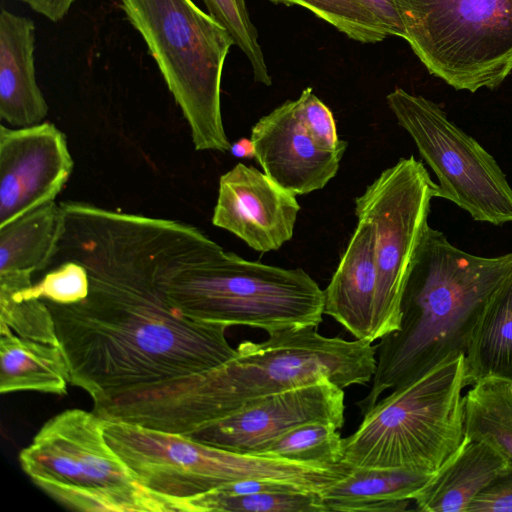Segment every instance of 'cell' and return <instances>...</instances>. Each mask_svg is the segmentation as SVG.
Here are the masks:
<instances>
[{"mask_svg":"<svg viewBox=\"0 0 512 512\" xmlns=\"http://www.w3.org/2000/svg\"><path fill=\"white\" fill-rule=\"evenodd\" d=\"M376 289L373 229L369 222L358 219L324 290V314L340 323L356 339L373 343Z\"/></svg>","mask_w":512,"mask_h":512,"instance_id":"16","label":"cell"},{"mask_svg":"<svg viewBox=\"0 0 512 512\" xmlns=\"http://www.w3.org/2000/svg\"><path fill=\"white\" fill-rule=\"evenodd\" d=\"M295 102L297 114L315 143L325 150L344 153L347 142L339 138L331 110L312 88H305Z\"/></svg>","mask_w":512,"mask_h":512,"instance_id":"30","label":"cell"},{"mask_svg":"<svg viewBox=\"0 0 512 512\" xmlns=\"http://www.w3.org/2000/svg\"><path fill=\"white\" fill-rule=\"evenodd\" d=\"M435 183L414 156L399 159L355 198L358 219L374 233L377 289L373 339L400 326V304L417 248L428 227Z\"/></svg>","mask_w":512,"mask_h":512,"instance_id":"11","label":"cell"},{"mask_svg":"<svg viewBox=\"0 0 512 512\" xmlns=\"http://www.w3.org/2000/svg\"><path fill=\"white\" fill-rule=\"evenodd\" d=\"M464 358L467 385L485 378L512 382V274L484 306Z\"/></svg>","mask_w":512,"mask_h":512,"instance_id":"22","label":"cell"},{"mask_svg":"<svg viewBox=\"0 0 512 512\" xmlns=\"http://www.w3.org/2000/svg\"><path fill=\"white\" fill-rule=\"evenodd\" d=\"M69 368L59 345L22 338L0 326V392L67 393Z\"/></svg>","mask_w":512,"mask_h":512,"instance_id":"21","label":"cell"},{"mask_svg":"<svg viewBox=\"0 0 512 512\" xmlns=\"http://www.w3.org/2000/svg\"><path fill=\"white\" fill-rule=\"evenodd\" d=\"M74 167L65 134L51 122L0 128V227L55 201Z\"/></svg>","mask_w":512,"mask_h":512,"instance_id":"13","label":"cell"},{"mask_svg":"<svg viewBox=\"0 0 512 512\" xmlns=\"http://www.w3.org/2000/svg\"><path fill=\"white\" fill-rule=\"evenodd\" d=\"M337 430L330 423H306L280 435L251 455L333 467L342 463L343 455V438Z\"/></svg>","mask_w":512,"mask_h":512,"instance_id":"25","label":"cell"},{"mask_svg":"<svg viewBox=\"0 0 512 512\" xmlns=\"http://www.w3.org/2000/svg\"><path fill=\"white\" fill-rule=\"evenodd\" d=\"M60 207L61 233L48 266L81 264L89 292L68 305L43 301L70 383L93 404L209 371L236 355L226 339L228 326L186 317L163 291L176 266L218 245L203 231L85 202Z\"/></svg>","mask_w":512,"mask_h":512,"instance_id":"1","label":"cell"},{"mask_svg":"<svg viewBox=\"0 0 512 512\" xmlns=\"http://www.w3.org/2000/svg\"><path fill=\"white\" fill-rule=\"evenodd\" d=\"M180 512H326L319 492L228 494L218 489L179 501Z\"/></svg>","mask_w":512,"mask_h":512,"instance_id":"24","label":"cell"},{"mask_svg":"<svg viewBox=\"0 0 512 512\" xmlns=\"http://www.w3.org/2000/svg\"><path fill=\"white\" fill-rule=\"evenodd\" d=\"M231 153L238 158H251L255 157V148L251 139L240 138L235 143L231 144Z\"/></svg>","mask_w":512,"mask_h":512,"instance_id":"34","label":"cell"},{"mask_svg":"<svg viewBox=\"0 0 512 512\" xmlns=\"http://www.w3.org/2000/svg\"><path fill=\"white\" fill-rule=\"evenodd\" d=\"M23 471L50 497L86 512H176L144 486L107 443L103 419L68 409L49 419L19 454Z\"/></svg>","mask_w":512,"mask_h":512,"instance_id":"8","label":"cell"},{"mask_svg":"<svg viewBox=\"0 0 512 512\" xmlns=\"http://www.w3.org/2000/svg\"><path fill=\"white\" fill-rule=\"evenodd\" d=\"M466 512H512V461L476 496Z\"/></svg>","mask_w":512,"mask_h":512,"instance_id":"31","label":"cell"},{"mask_svg":"<svg viewBox=\"0 0 512 512\" xmlns=\"http://www.w3.org/2000/svg\"><path fill=\"white\" fill-rule=\"evenodd\" d=\"M47 271L31 288L14 299L37 298L57 304L68 305L85 299L89 292L86 269L74 261H62L48 266ZM5 296V295H0Z\"/></svg>","mask_w":512,"mask_h":512,"instance_id":"29","label":"cell"},{"mask_svg":"<svg viewBox=\"0 0 512 512\" xmlns=\"http://www.w3.org/2000/svg\"><path fill=\"white\" fill-rule=\"evenodd\" d=\"M119 1L187 120L195 149L230 150L220 92L231 35L192 0Z\"/></svg>","mask_w":512,"mask_h":512,"instance_id":"6","label":"cell"},{"mask_svg":"<svg viewBox=\"0 0 512 512\" xmlns=\"http://www.w3.org/2000/svg\"><path fill=\"white\" fill-rule=\"evenodd\" d=\"M463 353L452 354L379 398L343 438L341 462L435 473L465 439Z\"/></svg>","mask_w":512,"mask_h":512,"instance_id":"4","label":"cell"},{"mask_svg":"<svg viewBox=\"0 0 512 512\" xmlns=\"http://www.w3.org/2000/svg\"><path fill=\"white\" fill-rule=\"evenodd\" d=\"M296 195L264 172L238 163L219 179L212 223L259 252L278 250L294 234Z\"/></svg>","mask_w":512,"mask_h":512,"instance_id":"14","label":"cell"},{"mask_svg":"<svg viewBox=\"0 0 512 512\" xmlns=\"http://www.w3.org/2000/svg\"><path fill=\"white\" fill-rule=\"evenodd\" d=\"M163 291L188 318L268 334L318 327L324 314V290L302 268L248 261L227 251L178 265L163 280Z\"/></svg>","mask_w":512,"mask_h":512,"instance_id":"5","label":"cell"},{"mask_svg":"<svg viewBox=\"0 0 512 512\" xmlns=\"http://www.w3.org/2000/svg\"><path fill=\"white\" fill-rule=\"evenodd\" d=\"M109 446L148 490L179 501L243 480H277L320 492L342 478V465L321 467L236 453L185 435L103 419Z\"/></svg>","mask_w":512,"mask_h":512,"instance_id":"7","label":"cell"},{"mask_svg":"<svg viewBox=\"0 0 512 512\" xmlns=\"http://www.w3.org/2000/svg\"><path fill=\"white\" fill-rule=\"evenodd\" d=\"M344 391L328 379L252 401L185 436L216 448L252 454L287 431L310 422L344 425Z\"/></svg>","mask_w":512,"mask_h":512,"instance_id":"12","label":"cell"},{"mask_svg":"<svg viewBox=\"0 0 512 512\" xmlns=\"http://www.w3.org/2000/svg\"><path fill=\"white\" fill-rule=\"evenodd\" d=\"M300 5L325 20L352 40L377 43L389 36L381 24L355 0H271Z\"/></svg>","mask_w":512,"mask_h":512,"instance_id":"27","label":"cell"},{"mask_svg":"<svg viewBox=\"0 0 512 512\" xmlns=\"http://www.w3.org/2000/svg\"><path fill=\"white\" fill-rule=\"evenodd\" d=\"M465 437L491 444L512 461V382L485 378L464 395Z\"/></svg>","mask_w":512,"mask_h":512,"instance_id":"23","label":"cell"},{"mask_svg":"<svg viewBox=\"0 0 512 512\" xmlns=\"http://www.w3.org/2000/svg\"><path fill=\"white\" fill-rule=\"evenodd\" d=\"M62 227L55 201L0 227V295L16 296L31 288L34 274L52 259Z\"/></svg>","mask_w":512,"mask_h":512,"instance_id":"18","label":"cell"},{"mask_svg":"<svg viewBox=\"0 0 512 512\" xmlns=\"http://www.w3.org/2000/svg\"><path fill=\"white\" fill-rule=\"evenodd\" d=\"M509 460L491 444L465 437L458 450L414 495L419 511L466 512Z\"/></svg>","mask_w":512,"mask_h":512,"instance_id":"19","label":"cell"},{"mask_svg":"<svg viewBox=\"0 0 512 512\" xmlns=\"http://www.w3.org/2000/svg\"><path fill=\"white\" fill-rule=\"evenodd\" d=\"M0 326L22 338L59 345L53 315L42 299L0 296Z\"/></svg>","mask_w":512,"mask_h":512,"instance_id":"28","label":"cell"},{"mask_svg":"<svg viewBox=\"0 0 512 512\" xmlns=\"http://www.w3.org/2000/svg\"><path fill=\"white\" fill-rule=\"evenodd\" d=\"M209 15L231 35L236 45L247 57L254 80L270 86V76L258 32L250 19L245 0H202Z\"/></svg>","mask_w":512,"mask_h":512,"instance_id":"26","label":"cell"},{"mask_svg":"<svg viewBox=\"0 0 512 512\" xmlns=\"http://www.w3.org/2000/svg\"><path fill=\"white\" fill-rule=\"evenodd\" d=\"M433 474L404 468L351 467L319 494L326 512L405 511Z\"/></svg>","mask_w":512,"mask_h":512,"instance_id":"20","label":"cell"},{"mask_svg":"<svg viewBox=\"0 0 512 512\" xmlns=\"http://www.w3.org/2000/svg\"><path fill=\"white\" fill-rule=\"evenodd\" d=\"M512 274V252L482 257L426 228L411 264L400 304V326L377 344L372 386L357 402L367 411L386 390L466 350L487 301Z\"/></svg>","mask_w":512,"mask_h":512,"instance_id":"2","label":"cell"},{"mask_svg":"<svg viewBox=\"0 0 512 512\" xmlns=\"http://www.w3.org/2000/svg\"><path fill=\"white\" fill-rule=\"evenodd\" d=\"M34 22L5 8L0 13V117L17 128L36 125L48 104L36 82Z\"/></svg>","mask_w":512,"mask_h":512,"instance_id":"17","label":"cell"},{"mask_svg":"<svg viewBox=\"0 0 512 512\" xmlns=\"http://www.w3.org/2000/svg\"><path fill=\"white\" fill-rule=\"evenodd\" d=\"M268 335L262 342H241L227 362L173 386L169 410L180 433H191L249 402L322 379L344 389L373 378L377 345L370 342L326 337L313 326Z\"/></svg>","mask_w":512,"mask_h":512,"instance_id":"3","label":"cell"},{"mask_svg":"<svg viewBox=\"0 0 512 512\" xmlns=\"http://www.w3.org/2000/svg\"><path fill=\"white\" fill-rule=\"evenodd\" d=\"M370 12L389 36L406 39V30L395 0H355Z\"/></svg>","mask_w":512,"mask_h":512,"instance_id":"32","label":"cell"},{"mask_svg":"<svg viewBox=\"0 0 512 512\" xmlns=\"http://www.w3.org/2000/svg\"><path fill=\"white\" fill-rule=\"evenodd\" d=\"M52 22L63 19L75 0H20Z\"/></svg>","mask_w":512,"mask_h":512,"instance_id":"33","label":"cell"},{"mask_svg":"<svg viewBox=\"0 0 512 512\" xmlns=\"http://www.w3.org/2000/svg\"><path fill=\"white\" fill-rule=\"evenodd\" d=\"M386 100L436 175L437 197L453 202L475 221L512 223V187L482 145L423 96L395 88Z\"/></svg>","mask_w":512,"mask_h":512,"instance_id":"10","label":"cell"},{"mask_svg":"<svg viewBox=\"0 0 512 512\" xmlns=\"http://www.w3.org/2000/svg\"><path fill=\"white\" fill-rule=\"evenodd\" d=\"M250 139L263 172L294 195L324 188L338 172L344 154L315 143L297 114L295 100L261 117Z\"/></svg>","mask_w":512,"mask_h":512,"instance_id":"15","label":"cell"},{"mask_svg":"<svg viewBox=\"0 0 512 512\" xmlns=\"http://www.w3.org/2000/svg\"><path fill=\"white\" fill-rule=\"evenodd\" d=\"M406 41L456 90L497 88L512 72V0H395Z\"/></svg>","mask_w":512,"mask_h":512,"instance_id":"9","label":"cell"}]
</instances>
